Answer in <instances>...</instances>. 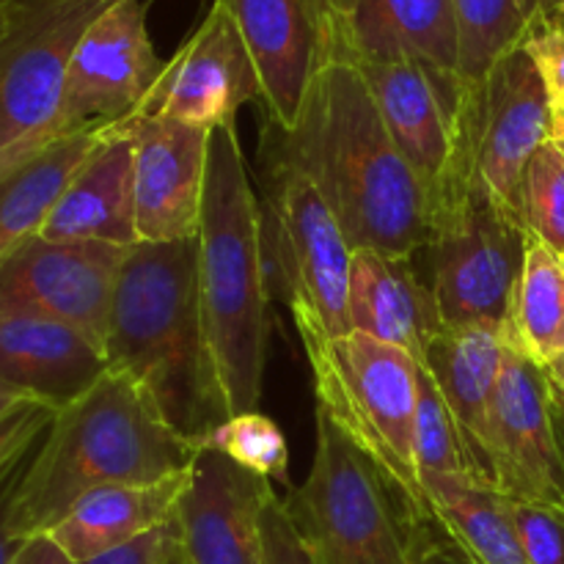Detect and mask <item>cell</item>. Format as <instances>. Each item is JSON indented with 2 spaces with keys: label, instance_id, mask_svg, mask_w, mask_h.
I'll use <instances>...</instances> for the list:
<instances>
[{
  "label": "cell",
  "instance_id": "cell-1",
  "mask_svg": "<svg viewBox=\"0 0 564 564\" xmlns=\"http://www.w3.org/2000/svg\"><path fill=\"white\" fill-rule=\"evenodd\" d=\"M275 130V127H273ZM273 163L314 182L352 248L419 257L433 237L430 191L383 124L356 64L323 61Z\"/></svg>",
  "mask_w": 564,
  "mask_h": 564
},
{
  "label": "cell",
  "instance_id": "cell-2",
  "mask_svg": "<svg viewBox=\"0 0 564 564\" xmlns=\"http://www.w3.org/2000/svg\"><path fill=\"white\" fill-rule=\"evenodd\" d=\"M105 361L196 444L229 419L204 330L196 237L138 242L127 251L110 303Z\"/></svg>",
  "mask_w": 564,
  "mask_h": 564
},
{
  "label": "cell",
  "instance_id": "cell-3",
  "mask_svg": "<svg viewBox=\"0 0 564 564\" xmlns=\"http://www.w3.org/2000/svg\"><path fill=\"white\" fill-rule=\"evenodd\" d=\"M196 455V441L176 433L130 378L108 369L55 411L17 488L11 532L17 540L50 532L91 490L176 477Z\"/></svg>",
  "mask_w": 564,
  "mask_h": 564
},
{
  "label": "cell",
  "instance_id": "cell-4",
  "mask_svg": "<svg viewBox=\"0 0 564 564\" xmlns=\"http://www.w3.org/2000/svg\"><path fill=\"white\" fill-rule=\"evenodd\" d=\"M198 297L204 330L229 416L259 408L268 364L270 286L237 124L209 135L207 185L198 224Z\"/></svg>",
  "mask_w": 564,
  "mask_h": 564
},
{
  "label": "cell",
  "instance_id": "cell-5",
  "mask_svg": "<svg viewBox=\"0 0 564 564\" xmlns=\"http://www.w3.org/2000/svg\"><path fill=\"white\" fill-rule=\"evenodd\" d=\"M312 367L317 411L378 466L416 527L427 523L416 468V405L422 364L369 336H325L295 319Z\"/></svg>",
  "mask_w": 564,
  "mask_h": 564
},
{
  "label": "cell",
  "instance_id": "cell-6",
  "mask_svg": "<svg viewBox=\"0 0 564 564\" xmlns=\"http://www.w3.org/2000/svg\"><path fill=\"white\" fill-rule=\"evenodd\" d=\"M529 229L479 176L477 94L455 165L433 196L430 286L444 325H510Z\"/></svg>",
  "mask_w": 564,
  "mask_h": 564
},
{
  "label": "cell",
  "instance_id": "cell-7",
  "mask_svg": "<svg viewBox=\"0 0 564 564\" xmlns=\"http://www.w3.org/2000/svg\"><path fill=\"white\" fill-rule=\"evenodd\" d=\"M308 477L286 494L284 507L317 564H422L413 551L416 527L372 460L317 411Z\"/></svg>",
  "mask_w": 564,
  "mask_h": 564
},
{
  "label": "cell",
  "instance_id": "cell-8",
  "mask_svg": "<svg viewBox=\"0 0 564 564\" xmlns=\"http://www.w3.org/2000/svg\"><path fill=\"white\" fill-rule=\"evenodd\" d=\"M119 0H20L0 28V165L53 141L88 28Z\"/></svg>",
  "mask_w": 564,
  "mask_h": 564
},
{
  "label": "cell",
  "instance_id": "cell-9",
  "mask_svg": "<svg viewBox=\"0 0 564 564\" xmlns=\"http://www.w3.org/2000/svg\"><path fill=\"white\" fill-rule=\"evenodd\" d=\"M147 11L149 0H119L88 28L66 75L53 138L124 124L143 108L165 69Z\"/></svg>",
  "mask_w": 564,
  "mask_h": 564
},
{
  "label": "cell",
  "instance_id": "cell-10",
  "mask_svg": "<svg viewBox=\"0 0 564 564\" xmlns=\"http://www.w3.org/2000/svg\"><path fill=\"white\" fill-rule=\"evenodd\" d=\"M130 248L33 237L0 262V312L66 323L105 350L116 279Z\"/></svg>",
  "mask_w": 564,
  "mask_h": 564
},
{
  "label": "cell",
  "instance_id": "cell-11",
  "mask_svg": "<svg viewBox=\"0 0 564 564\" xmlns=\"http://www.w3.org/2000/svg\"><path fill=\"white\" fill-rule=\"evenodd\" d=\"M270 204L284 231L292 319L312 323L334 339L352 334L347 297L356 248L334 209L306 174L281 163H273Z\"/></svg>",
  "mask_w": 564,
  "mask_h": 564
},
{
  "label": "cell",
  "instance_id": "cell-12",
  "mask_svg": "<svg viewBox=\"0 0 564 564\" xmlns=\"http://www.w3.org/2000/svg\"><path fill=\"white\" fill-rule=\"evenodd\" d=\"M400 152L430 191L449 176L474 110V86L419 61L356 64Z\"/></svg>",
  "mask_w": 564,
  "mask_h": 564
},
{
  "label": "cell",
  "instance_id": "cell-13",
  "mask_svg": "<svg viewBox=\"0 0 564 564\" xmlns=\"http://www.w3.org/2000/svg\"><path fill=\"white\" fill-rule=\"evenodd\" d=\"M262 99L257 66L224 0H213L207 17L193 28L135 116H158L182 124H237L242 105Z\"/></svg>",
  "mask_w": 564,
  "mask_h": 564
},
{
  "label": "cell",
  "instance_id": "cell-14",
  "mask_svg": "<svg viewBox=\"0 0 564 564\" xmlns=\"http://www.w3.org/2000/svg\"><path fill=\"white\" fill-rule=\"evenodd\" d=\"M496 490L564 512V457L543 367L507 339L490 416Z\"/></svg>",
  "mask_w": 564,
  "mask_h": 564
},
{
  "label": "cell",
  "instance_id": "cell-15",
  "mask_svg": "<svg viewBox=\"0 0 564 564\" xmlns=\"http://www.w3.org/2000/svg\"><path fill=\"white\" fill-rule=\"evenodd\" d=\"M323 61H419L460 75L455 0H308Z\"/></svg>",
  "mask_w": 564,
  "mask_h": 564
},
{
  "label": "cell",
  "instance_id": "cell-16",
  "mask_svg": "<svg viewBox=\"0 0 564 564\" xmlns=\"http://www.w3.org/2000/svg\"><path fill=\"white\" fill-rule=\"evenodd\" d=\"M477 94V165L488 191L521 215V180L554 130V105L527 50H512L485 75ZM523 220V218H521Z\"/></svg>",
  "mask_w": 564,
  "mask_h": 564
},
{
  "label": "cell",
  "instance_id": "cell-17",
  "mask_svg": "<svg viewBox=\"0 0 564 564\" xmlns=\"http://www.w3.org/2000/svg\"><path fill=\"white\" fill-rule=\"evenodd\" d=\"M273 494L270 479L198 449L174 516L191 564H268L262 512Z\"/></svg>",
  "mask_w": 564,
  "mask_h": 564
},
{
  "label": "cell",
  "instance_id": "cell-18",
  "mask_svg": "<svg viewBox=\"0 0 564 564\" xmlns=\"http://www.w3.org/2000/svg\"><path fill=\"white\" fill-rule=\"evenodd\" d=\"M138 242L193 240L202 224L213 130L158 116H132Z\"/></svg>",
  "mask_w": 564,
  "mask_h": 564
},
{
  "label": "cell",
  "instance_id": "cell-19",
  "mask_svg": "<svg viewBox=\"0 0 564 564\" xmlns=\"http://www.w3.org/2000/svg\"><path fill=\"white\" fill-rule=\"evenodd\" d=\"M505 350V328L444 325L430 341L422 364L438 386L441 400L460 435L468 477L490 490H496L494 460H490V416H494Z\"/></svg>",
  "mask_w": 564,
  "mask_h": 564
},
{
  "label": "cell",
  "instance_id": "cell-20",
  "mask_svg": "<svg viewBox=\"0 0 564 564\" xmlns=\"http://www.w3.org/2000/svg\"><path fill=\"white\" fill-rule=\"evenodd\" d=\"M257 66L262 102L279 132L301 119L323 64L317 22L308 0H224Z\"/></svg>",
  "mask_w": 564,
  "mask_h": 564
},
{
  "label": "cell",
  "instance_id": "cell-21",
  "mask_svg": "<svg viewBox=\"0 0 564 564\" xmlns=\"http://www.w3.org/2000/svg\"><path fill=\"white\" fill-rule=\"evenodd\" d=\"M39 237L116 248L138 246L135 141L127 121L105 130L91 154L66 182Z\"/></svg>",
  "mask_w": 564,
  "mask_h": 564
},
{
  "label": "cell",
  "instance_id": "cell-22",
  "mask_svg": "<svg viewBox=\"0 0 564 564\" xmlns=\"http://www.w3.org/2000/svg\"><path fill=\"white\" fill-rule=\"evenodd\" d=\"M108 372L105 350L66 323L0 312V380L61 411Z\"/></svg>",
  "mask_w": 564,
  "mask_h": 564
},
{
  "label": "cell",
  "instance_id": "cell-23",
  "mask_svg": "<svg viewBox=\"0 0 564 564\" xmlns=\"http://www.w3.org/2000/svg\"><path fill=\"white\" fill-rule=\"evenodd\" d=\"M352 334L400 347L424 364L433 336L444 328L433 286L416 270V257L356 248L347 297Z\"/></svg>",
  "mask_w": 564,
  "mask_h": 564
},
{
  "label": "cell",
  "instance_id": "cell-24",
  "mask_svg": "<svg viewBox=\"0 0 564 564\" xmlns=\"http://www.w3.org/2000/svg\"><path fill=\"white\" fill-rule=\"evenodd\" d=\"M193 468V466H191ZM191 471L152 485H108L83 496L47 534L77 564L121 549L176 516Z\"/></svg>",
  "mask_w": 564,
  "mask_h": 564
},
{
  "label": "cell",
  "instance_id": "cell-25",
  "mask_svg": "<svg viewBox=\"0 0 564 564\" xmlns=\"http://www.w3.org/2000/svg\"><path fill=\"white\" fill-rule=\"evenodd\" d=\"M108 127L69 132L0 165V262L42 235L55 202Z\"/></svg>",
  "mask_w": 564,
  "mask_h": 564
},
{
  "label": "cell",
  "instance_id": "cell-26",
  "mask_svg": "<svg viewBox=\"0 0 564 564\" xmlns=\"http://www.w3.org/2000/svg\"><path fill=\"white\" fill-rule=\"evenodd\" d=\"M427 523L449 538L466 564H529L505 496L468 477H422Z\"/></svg>",
  "mask_w": 564,
  "mask_h": 564
},
{
  "label": "cell",
  "instance_id": "cell-27",
  "mask_svg": "<svg viewBox=\"0 0 564 564\" xmlns=\"http://www.w3.org/2000/svg\"><path fill=\"white\" fill-rule=\"evenodd\" d=\"M455 20L460 77L479 86L534 33L564 28V0H455Z\"/></svg>",
  "mask_w": 564,
  "mask_h": 564
},
{
  "label": "cell",
  "instance_id": "cell-28",
  "mask_svg": "<svg viewBox=\"0 0 564 564\" xmlns=\"http://www.w3.org/2000/svg\"><path fill=\"white\" fill-rule=\"evenodd\" d=\"M507 339L543 369L564 350V257L538 237H529Z\"/></svg>",
  "mask_w": 564,
  "mask_h": 564
},
{
  "label": "cell",
  "instance_id": "cell-29",
  "mask_svg": "<svg viewBox=\"0 0 564 564\" xmlns=\"http://www.w3.org/2000/svg\"><path fill=\"white\" fill-rule=\"evenodd\" d=\"M198 449L218 452L264 479H284L290 468V446L284 433L273 419L259 411L229 416L198 444Z\"/></svg>",
  "mask_w": 564,
  "mask_h": 564
},
{
  "label": "cell",
  "instance_id": "cell-30",
  "mask_svg": "<svg viewBox=\"0 0 564 564\" xmlns=\"http://www.w3.org/2000/svg\"><path fill=\"white\" fill-rule=\"evenodd\" d=\"M521 218L529 235L564 253V149L554 138L532 154L523 171Z\"/></svg>",
  "mask_w": 564,
  "mask_h": 564
},
{
  "label": "cell",
  "instance_id": "cell-31",
  "mask_svg": "<svg viewBox=\"0 0 564 564\" xmlns=\"http://www.w3.org/2000/svg\"><path fill=\"white\" fill-rule=\"evenodd\" d=\"M416 468L419 479L427 474L446 477H468L466 455L460 435L446 411L441 391L427 369L419 372V405H416ZM471 479V477H468Z\"/></svg>",
  "mask_w": 564,
  "mask_h": 564
},
{
  "label": "cell",
  "instance_id": "cell-32",
  "mask_svg": "<svg viewBox=\"0 0 564 564\" xmlns=\"http://www.w3.org/2000/svg\"><path fill=\"white\" fill-rule=\"evenodd\" d=\"M505 505L529 564H564V512L507 496Z\"/></svg>",
  "mask_w": 564,
  "mask_h": 564
},
{
  "label": "cell",
  "instance_id": "cell-33",
  "mask_svg": "<svg viewBox=\"0 0 564 564\" xmlns=\"http://www.w3.org/2000/svg\"><path fill=\"white\" fill-rule=\"evenodd\" d=\"M262 534H264V560L268 564H317L308 554L306 543L297 534L284 499L270 496L262 512Z\"/></svg>",
  "mask_w": 564,
  "mask_h": 564
},
{
  "label": "cell",
  "instance_id": "cell-34",
  "mask_svg": "<svg viewBox=\"0 0 564 564\" xmlns=\"http://www.w3.org/2000/svg\"><path fill=\"white\" fill-rule=\"evenodd\" d=\"M55 411L42 402H28L0 422V471L42 441Z\"/></svg>",
  "mask_w": 564,
  "mask_h": 564
},
{
  "label": "cell",
  "instance_id": "cell-35",
  "mask_svg": "<svg viewBox=\"0 0 564 564\" xmlns=\"http://www.w3.org/2000/svg\"><path fill=\"white\" fill-rule=\"evenodd\" d=\"M523 50L538 66L554 110H564V28L534 33Z\"/></svg>",
  "mask_w": 564,
  "mask_h": 564
},
{
  "label": "cell",
  "instance_id": "cell-36",
  "mask_svg": "<svg viewBox=\"0 0 564 564\" xmlns=\"http://www.w3.org/2000/svg\"><path fill=\"white\" fill-rule=\"evenodd\" d=\"M36 446H31L25 455H20L11 466H6L3 471H0V564H11L17 549H20L22 543V540H17L14 532H11V507H14L17 488H20L22 477H25V468L28 463H31Z\"/></svg>",
  "mask_w": 564,
  "mask_h": 564
},
{
  "label": "cell",
  "instance_id": "cell-37",
  "mask_svg": "<svg viewBox=\"0 0 564 564\" xmlns=\"http://www.w3.org/2000/svg\"><path fill=\"white\" fill-rule=\"evenodd\" d=\"M171 521H174V518H171ZM169 523L160 529H154V532L143 534V538L132 540V543L121 545V549H113V551H108V554H99V556H94V560L80 562V564H158Z\"/></svg>",
  "mask_w": 564,
  "mask_h": 564
},
{
  "label": "cell",
  "instance_id": "cell-38",
  "mask_svg": "<svg viewBox=\"0 0 564 564\" xmlns=\"http://www.w3.org/2000/svg\"><path fill=\"white\" fill-rule=\"evenodd\" d=\"M11 564H77L61 549L53 540V534H33V538H25L17 549L14 560Z\"/></svg>",
  "mask_w": 564,
  "mask_h": 564
},
{
  "label": "cell",
  "instance_id": "cell-39",
  "mask_svg": "<svg viewBox=\"0 0 564 564\" xmlns=\"http://www.w3.org/2000/svg\"><path fill=\"white\" fill-rule=\"evenodd\" d=\"M158 564H191L185 556V549H182L180 532H176V521L169 523L163 538V549H160V562Z\"/></svg>",
  "mask_w": 564,
  "mask_h": 564
},
{
  "label": "cell",
  "instance_id": "cell-40",
  "mask_svg": "<svg viewBox=\"0 0 564 564\" xmlns=\"http://www.w3.org/2000/svg\"><path fill=\"white\" fill-rule=\"evenodd\" d=\"M28 402H36V400H33V397H28V394H22L20 389L9 386L6 380H0V422H3L9 413H14L17 408L28 405ZM42 405H44V402H42Z\"/></svg>",
  "mask_w": 564,
  "mask_h": 564
},
{
  "label": "cell",
  "instance_id": "cell-41",
  "mask_svg": "<svg viewBox=\"0 0 564 564\" xmlns=\"http://www.w3.org/2000/svg\"><path fill=\"white\" fill-rule=\"evenodd\" d=\"M545 380H549L551 402L560 413H564V369H543Z\"/></svg>",
  "mask_w": 564,
  "mask_h": 564
},
{
  "label": "cell",
  "instance_id": "cell-42",
  "mask_svg": "<svg viewBox=\"0 0 564 564\" xmlns=\"http://www.w3.org/2000/svg\"><path fill=\"white\" fill-rule=\"evenodd\" d=\"M551 138L564 149V110H554V130H551Z\"/></svg>",
  "mask_w": 564,
  "mask_h": 564
},
{
  "label": "cell",
  "instance_id": "cell-43",
  "mask_svg": "<svg viewBox=\"0 0 564 564\" xmlns=\"http://www.w3.org/2000/svg\"><path fill=\"white\" fill-rule=\"evenodd\" d=\"M551 408H554V402H551ZM554 427H556V438H560L562 457H564V413L556 411V408H554Z\"/></svg>",
  "mask_w": 564,
  "mask_h": 564
},
{
  "label": "cell",
  "instance_id": "cell-44",
  "mask_svg": "<svg viewBox=\"0 0 564 564\" xmlns=\"http://www.w3.org/2000/svg\"><path fill=\"white\" fill-rule=\"evenodd\" d=\"M14 3H20V0H0V28H3L6 17H9L11 9H14Z\"/></svg>",
  "mask_w": 564,
  "mask_h": 564
},
{
  "label": "cell",
  "instance_id": "cell-45",
  "mask_svg": "<svg viewBox=\"0 0 564 564\" xmlns=\"http://www.w3.org/2000/svg\"><path fill=\"white\" fill-rule=\"evenodd\" d=\"M545 369H564V350H562V356L556 358V361L551 364V367H545Z\"/></svg>",
  "mask_w": 564,
  "mask_h": 564
},
{
  "label": "cell",
  "instance_id": "cell-46",
  "mask_svg": "<svg viewBox=\"0 0 564 564\" xmlns=\"http://www.w3.org/2000/svg\"><path fill=\"white\" fill-rule=\"evenodd\" d=\"M562 257H564V253H562Z\"/></svg>",
  "mask_w": 564,
  "mask_h": 564
}]
</instances>
